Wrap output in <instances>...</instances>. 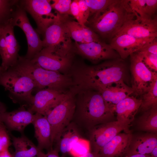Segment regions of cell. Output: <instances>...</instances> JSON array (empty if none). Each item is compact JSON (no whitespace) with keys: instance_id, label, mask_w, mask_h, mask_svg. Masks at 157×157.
I'll list each match as a JSON object with an SVG mask.
<instances>
[{"instance_id":"5b68a950","label":"cell","mask_w":157,"mask_h":157,"mask_svg":"<svg viewBox=\"0 0 157 157\" xmlns=\"http://www.w3.org/2000/svg\"><path fill=\"white\" fill-rule=\"evenodd\" d=\"M126 12L124 0H115L105 10L92 18L91 29L99 35L110 40L122 27Z\"/></svg>"},{"instance_id":"836d02e7","label":"cell","mask_w":157,"mask_h":157,"mask_svg":"<svg viewBox=\"0 0 157 157\" xmlns=\"http://www.w3.org/2000/svg\"><path fill=\"white\" fill-rule=\"evenodd\" d=\"M146 0H127V6L132 11H134L140 16L148 17L144 13V8Z\"/></svg>"},{"instance_id":"ac0fdd59","label":"cell","mask_w":157,"mask_h":157,"mask_svg":"<svg viewBox=\"0 0 157 157\" xmlns=\"http://www.w3.org/2000/svg\"><path fill=\"white\" fill-rule=\"evenodd\" d=\"M141 104V99L130 96L118 103L113 108L116 115V121L129 129Z\"/></svg>"},{"instance_id":"f6af8a7d","label":"cell","mask_w":157,"mask_h":157,"mask_svg":"<svg viewBox=\"0 0 157 157\" xmlns=\"http://www.w3.org/2000/svg\"><path fill=\"white\" fill-rule=\"evenodd\" d=\"M0 157H13L12 154L9 152L8 149L0 153Z\"/></svg>"},{"instance_id":"7dc6e473","label":"cell","mask_w":157,"mask_h":157,"mask_svg":"<svg viewBox=\"0 0 157 157\" xmlns=\"http://www.w3.org/2000/svg\"><path fill=\"white\" fill-rule=\"evenodd\" d=\"M149 154L151 157H157V147L154 148Z\"/></svg>"},{"instance_id":"b9f144b4","label":"cell","mask_w":157,"mask_h":157,"mask_svg":"<svg viewBox=\"0 0 157 157\" xmlns=\"http://www.w3.org/2000/svg\"><path fill=\"white\" fill-rule=\"evenodd\" d=\"M44 157H60L58 152L55 149H52L48 151L45 154Z\"/></svg>"},{"instance_id":"1f68e13d","label":"cell","mask_w":157,"mask_h":157,"mask_svg":"<svg viewBox=\"0 0 157 157\" xmlns=\"http://www.w3.org/2000/svg\"><path fill=\"white\" fill-rule=\"evenodd\" d=\"M51 4L52 9L56 10L61 15H71L70 6L72 2L71 0H53Z\"/></svg>"},{"instance_id":"ba28073f","label":"cell","mask_w":157,"mask_h":157,"mask_svg":"<svg viewBox=\"0 0 157 157\" xmlns=\"http://www.w3.org/2000/svg\"><path fill=\"white\" fill-rule=\"evenodd\" d=\"M126 12L123 24L116 34L126 33L140 39L157 37V18L143 17L131 10L125 1Z\"/></svg>"},{"instance_id":"d6a6232c","label":"cell","mask_w":157,"mask_h":157,"mask_svg":"<svg viewBox=\"0 0 157 157\" xmlns=\"http://www.w3.org/2000/svg\"><path fill=\"white\" fill-rule=\"evenodd\" d=\"M12 144L8 131L3 123H0V153L8 149Z\"/></svg>"},{"instance_id":"ab89813d","label":"cell","mask_w":157,"mask_h":157,"mask_svg":"<svg viewBox=\"0 0 157 157\" xmlns=\"http://www.w3.org/2000/svg\"><path fill=\"white\" fill-rule=\"evenodd\" d=\"M157 55V38L144 46L139 51Z\"/></svg>"},{"instance_id":"7c38bea8","label":"cell","mask_w":157,"mask_h":157,"mask_svg":"<svg viewBox=\"0 0 157 157\" xmlns=\"http://www.w3.org/2000/svg\"><path fill=\"white\" fill-rule=\"evenodd\" d=\"M130 131L117 121L100 124L90 130L89 140L94 152L99 153L100 150L122 131Z\"/></svg>"},{"instance_id":"277c9868","label":"cell","mask_w":157,"mask_h":157,"mask_svg":"<svg viewBox=\"0 0 157 157\" xmlns=\"http://www.w3.org/2000/svg\"><path fill=\"white\" fill-rule=\"evenodd\" d=\"M0 85L9 92L15 102L25 103L30 106L33 97L32 91L36 86L28 75L13 67L0 73Z\"/></svg>"},{"instance_id":"4dcf8cb0","label":"cell","mask_w":157,"mask_h":157,"mask_svg":"<svg viewBox=\"0 0 157 157\" xmlns=\"http://www.w3.org/2000/svg\"><path fill=\"white\" fill-rule=\"evenodd\" d=\"M91 149L90 141L80 137L73 144L69 154L74 157H79L90 152Z\"/></svg>"},{"instance_id":"d6986e66","label":"cell","mask_w":157,"mask_h":157,"mask_svg":"<svg viewBox=\"0 0 157 157\" xmlns=\"http://www.w3.org/2000/svg\"><path fill=\"white\" fill-rule=\"evenodd\" d=\"M108 106L113 111L115 106L118 103L133 94L131 87L122 81L98 89Z\"/></svg>"},{"instance_id":"2e32d148","label":"cell","mask_w":157,"mask_h":157,"mask_svg":"<svg viewBox=\"0 0 157 157\" xmlns=\"http://www.w3.org/2000/svg\"><path fill=\"white\" fill-rule=\"evenodd\" d=\"M34 115L29 109L22 106L11 112H5L1 117V121L8 130L22 134L26 127L32 123Z\"/></svg>"},{"instance_id":"5bb4252c","label":"cell","mask_w":157,"mask_h":157,"mask_svg":"<svg viewBox=\"0 0 157 157\" xmlns=\"http://www.w3.org/2000/svg\"><path fill=\"white\" fill-rule=\"evenodd\" d=\"M155 39H140L122 33L116 35L110 40L109 44L118 54L120 58L124 60L132 53L139 51Z\"/></svg>"},{"instance_id":"681fc988","label":"cell","mask_w":157,"mask_h":157,"mask_svg":"<svg viewBox=\"0 0 157 157\" xmlns=\"http://www.w3.org/2000/svg\"><path fill=\"white\" fill-rule=\"evenodd\" d=\"M3 69L1 67V66L0 65V73L3 71Z\"/></svg>"},{"instance_id":"4fadbf2b","label":"cell","mask_w":157,"mask_h":157,"mask_svg":"<svg viewBox=\"0 0 157 157\" xmlns=\"http://www.w3.org/2000/svg\"><path fill=\"white\" fill-rule=\"evenodd\" d=\"M75 48L78 53L95 63L120 58L109 44L101 41L89 43L75 42Z\"/></svg>"},{"instance_id":"d590c367","label":"cell","mask_w":157,"mask_h":157,"mask_svg":"<svg viewBox=\"0 0 157 157\" xmlns=\"http://www.w3.org/2000/svg\"><path fill=\"white\" fill-rule=\"evenodd\" d=\"M79 6L80 22V24L83 27L85 26L90 17V12L85 0H77Z\"/></svg>"},{"instance_id":"ee69618b","label":"cell","mask_w":157,"mask_h":157,"mask_svg":"<svg viewBox=\"0 0 157 157\" xmlns=\"http://www.w3.org/2000/svg\"><path fill=\"white\" fill-rule=\"evenodd\" d=\"M77 157H101L99 153L93 151H90L87 154L81 156Z\"/></svg>"},{"instance_id":"8992f818","label":"cell","mask_w":157,"mask_h":157,"mask_svg":"<svg viewBox=\"0 0 157 157\" xmlns=\"http://www.w3.org/2000/svg\"><path fill=\"white\" fill-rule=\"evenodd\" d=\"M57 12L56 19L46 29L43 35V48H46L52 53L60 56L71 57L72 39L65 24L68 15Z\"/></svg>"},{"instance_id":"30bf717a","label":"cell","mask_w":157,"mask_h":157,"mask_svg":"<svg viewBox=\"0 0 157 157\" xmlns=\"http://www.w3.org/2000/svg\"><path fill=\"white\" fill-rule=\"evenodd\" d=\"M11 23L13 26L20 28L24 33L28 44L27 51L24 57L32 59L43 48L42 41L31 24L26 12L20 5L19 1L13 13Z\"/></svg>"},{"instance_id":"e575fe53","label":"cell","mask_w":157,"mask_h":157,"mask_svg":"<svg viewBox=\"0 0 157 157\" xmlns=\"http://www.w3.org/2000/svg\"><path fill=\"white\" fill-rule=\"evenodd\" d=\"M141 53L142 60L146 66L150 70L157 72V55L144 52Z\"/></svg>"},{"instance_id":"83f0119b","label":"cell","mask_w":157,"mask_h":157,"mask_svg":"<svg viewBox=\"0 0 157 157\" xmlns=\"http://www.w3.org/2000/svg\"><path fill=\"white\" fill-rule=\"evenodd\" d=\"M139 110L144 112L157 106V79L153 82L149 91L142 96Z\"/></svg>"},{"instance_id":"cb8c5ba5","label":"cell","mask_w":157,"mask_h":157,"mask_svg":"<svg viewBox=\"0 0 157 157\" xmlns=\"http://www.w3.org/2000/svg\"><path fill=\"white\" fill-rule=\"evenodd\" d=\"M13 28L10 22L5 26L3 30L7 49V59L6 71L16 64L19 56L18 52L20 46L15 36Z\"/></svg>"},{"instance_id":"8fae6325","label":"cell","mask_w":157,"mask_h":157,"mask_svg":"<svg viewBox=\"0 0 157 157\" xmlns=\"http://www.w3.org/2000/svg\"><path fill=\"white\" fill-rule=\"evenodd\" d=\"M49 0H19L20 5L31 15L37 26L36 31L43 35L46 29L55 21L57 12H52V8Z\"/></svg>"},{"instance_id":"484cf974","label":"cell","mask_w":157,"mask_h":157,"mask_svg":"<svg viewBox=\"0 0 157 157\" xmlns=\"http://www.w3.org/2000/svg\"><path fill=\"white\" fill-rule=\"evenodd\" d=\"M143 113L137 121L138 129L140 131L157 134V106Z\"/></svg>"},{"instance_id":"c3c4849f","label":"cell","mask_w":157,"mask_h":157,"mask_svg":"<svg viewBox=\"0 0 157 157\" xmlns=\"http://www.w3.org/2000/svg\"><path fill=\"white\" fill-rule=\"evenodd\" d=\"M3 28H0V35H1V34L2 32Z\"/></svg>"},{"instance_id":"e0dca14e","label":"cell","mask_w":157,"mask_h":157,"mask_svg":"<svg viewBox=\"0 0 157 157\" xmlns=\"http://www.w3.org/2000/svg\"><path fill=\"white\" fill-rule=\"evenodd\" d=\"M71 58L55 54L44 48L31 60L44 69L59 72L70 66Z\"/></svg>"},{"instance_id":"3957f363","label":"cell","mask_w":157,"mask_h":157,"mask_svg":"<svg viewBox=\"0 0 157 157\" xmlns=\"http://www.w3.org/2000/svg\"><path fill=\"white\" fill-rule=\"evenodd\" d=\"M30 76L38 90L49 89L61 92L63 88L71 83L69 78L59 72L44 69L24 56H19L12 67Z\"/></svg>"},{"instance_id":"7402d4cb","label":"cell","mask_w":157,"mask_h":157,"mask_svg":"<svg viewBox=\"0 0 157 157\" xmlns=\"http://www.w3.org/2000/svg\"><path fill=\"white\" fill-rule=\"evenodd\" d=\"M35 129V136L38 144L37 147L41 150L48 151L53 149L51 143V129L45 116L35 113L32 123Z\"/></svg>"},{"instance_id":"7a4b0ae2","label":"cell","mask_w":157,"mask_h":157,"mask_svg":"<svg viewBox=\"0 0 157 157\" xmlns=\"http://www.w3.org/2000/svg\"><path fill=\"white\" fill-rule=\"evenodd\" d=\"M81 90L78 118L89 130L97 125L115 121L114 112L106 104L98 91Z\"/></svg>"},{"instance_id":"bcb514c9","label":"cell","mask_w":157,"mask_h":157,"mask_svg":"<svg viewBox=\"0 0 157 157\" xmlns=\"http://www.w3.org/2000/svg\"><path fill=\"white\" fill-rule=\"evenodd\" d=\"M124 157H151L150 154L142 155L140 154H135L127 155Z\"/></svg>"},{"instance_id":"52a82bcc","label":"cell","mask_w":157,"mask_h":157,"mask_svg":"<svg viewBox=\"0 0 157 157\" xmlns=\"http://www.w3.org/2000/svg\"><path fill=\"white\" fill-rule=\"evenodd\" d=\"M76 105L71 93L66 94L62 100L46 115L51 129V141L53 146L61 133L70 124L75 113Z\"/></svg>"},{"instance_id":"44dd1931","label":"cell","mask_w":157,"mask_h":157,"mask_svg":"<svg viewBox=\"0 0 157 157\" xmlns=\"http://www.w3.org/2000/svg\"><path fill=\"white\" fill-rule=\"evenodd\" d=\"M131 132L119 133L103 147L99 154L101 157H124L132 136Z\"/></svg>"},{"instance_id":"f35d334b","label":"cell","mask_w":157,"mask_h":157,"mask_svg":"<svg viewBox=\"0 0 157 157\" xmlns=\"http://www.w3.org/2000/svg\"><path fill=\"white\" fill-rule=\"evenodd\" d=\"M157 9V0H146L144 8V13L146 16L154 17Z\"/></svg>"},{"instance_id":"f546056e","label":"cell","mask_w":157,"mask_h":157,"mask_svg":"<svg viewBox=\"0 0 157 157\" xmlns=\"http://www.w3.org/2000/svg\"><path fill=\"white\" fill-rule=\"evenodd\" d=\"M65 24L70 35L75 42L84 43L83 38L82 26L77 22L71 20L67 15Z\"/></svg>"},{"instance_id":"4316f807","label":"cell","mask_w":157,"mask_h":157,"mask_svg":"<svg viewBox=\"0 0 157 157\" xmlns=\"http://www.w3.org/2000/svg\"><path fill=\"white\" fill-rule=\"evenodd\" d=\"M19 0H0V28H3L11 22Z\"/></svg>"},{"instance_id":"7bdbcfd3","label":"cell","mask_w":157,"mask_h":157,"mask_svg":"<svg viewBox=\"0 0 157 157\" xmlns=\"http://www.w3.org/2000/svg\"><path fill=\"white\" fill-rule=\"evenodd\" d=\"M6 108L5 105L0 101V123L1 121V117L3 114L6 111Z\"/></svg>"},{"instance_id":"f1b7e54d","label":"cell","mask_w":157,"mask_h":157,"mask_svg":"<svg viewBox=\"0 0 157 157\" xmlns=\"http://www.w3.org/2000/svg\"><path fill=\"white\" fill-rule=\"evenodd\" d=\"M90 12V17L98 15L107 9L115 0H85Z\"/></svg>"},{"instance_id":"6da1fadb","label":"cell","mask_w":157,"mask_h":157,"mask_svg":"<svg viewBox=\"0 0 157 157\" xmlns=\"http://www.w3.org/2000/svg\"><path fill=\"white\" fill-rule=\"evenodd\" d=\"M128 74L127 64L119 58L80 69L76 74V81L80 89L97 90L115 83L125 82Z\"/></svg>"},{"instance_id":"60d3db41","label":"cell","mask_w":157,"mask_h":157,"mask_svg":"<svg viewBox=\"0 0 157 157\" xmlns=\"http://www.w3.org/2000/svg\"><path fill=\"white\" fill-rule=\"evenodd\" d=\"M71 15L73 16L79 24L80 20L79 6L77 0L72 1L70 6Z\"/></svg>"},{"instance_id":"8d00e7d4","label":"cell","mask_w":157,"mask_h":157,"mask_svg":"<svg viewBox=\"0 0 157 157\" xmlns=\"http://www.w3.org/2000/svg\"><path fill=\"white\" fill-rule=\"evenodd\" d=\"M82 31L84 43L101 41L99 35L91 28L85 26L83 27Z\"/></svg>"},{"instance_id":"74e56055","label":"cell","mask_w":157,"mask_h":157,"mask_svg":"<svg viewBox=\"0 0 157 157\" xmlns=\"http://www.w3.org/2000/svg\"><path fill=\"white\" fill-rule=\"evenodd\" d=\"M0 55L2 60L1 66L3 71H5L6 70L7 53L6 42L3 31L0 35Z\"/></svg>"},{"instance_id":"d4e9b609","label":"cell","mask_w":157,"mask_h":157,"mask_svg":"<svg viewBox=\"0 0 157 157\" xmlns=\"http://www.w3.org/2000/svg\"><path fill=\"white\" fill-rule=\"evenodd\" d=\"M80 137L76 128L70 124L61 133L54 149L60 153V157H65L69 154L73 144Z\"/></svg>"},{"instance_id":"603a6c76","label":"cell","mask_w":157,"mask_h":157,"mask_svg":"<svg viewBox=\"0 0 157 157\" xmlns=\"http://www.w3.org/2000/svg\"><path fill=\"white\" fill-rule=\"evenodd\" d=\"M11 137L15 149L12 154L13 157H44L45 154L24 134Z\"/></svg>"},{"instance_id":"9c48e42d","label":"cell","mask_w":157,"mask_h":157,"mask_svg":"<svg viewBox=\"0 0 157 157\" xmlns=\"http://www.w3.org/2000/svg\"><path fill=\"white\" fill-rule=\"evenodd\" d=\"M130 56L133 94L136 96H141L149 91L154 82L157 79V72L150 70L146 66L139 51L133 53Z\"/></svg>"},{"instance_id":"ffe728a7","label":"cell","mask_w":157,"mask_h":157,"mask_svg":"<svg viewBox=\"0 0 157 157\" xmlns=\"http://www.w3.org/2000/svg\"><path fill=\"white\" fill-rule=\"evenodd\" d=\"M156 147L157 134L147 132L132 134L128 149L124 156L135 154H149Z\"/></svg>"},{"instance_id":"9a60e30c","label":"cell","mask_w":157,"mask_h":157,"mask_svg":"<svg viewBox=\"0 0 157 157\" xmlns=\"http://www.w3.org/2000/svg\"><path fill=\"white\" fill-rule=\"evenodd\" d=\"M65 94L51 89L40 90L33 96L32 103L28 108L34 113L46 116L48 112L59 102Z\"/></svg>"}]
</instances>
